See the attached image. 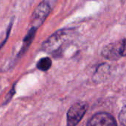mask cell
Masks as SVG:
<instances>
[{"label": "cell", "mask_w": 126, "mask_h": 126, "mask_svg": "<svg viewBox=\"0 0 126 126\" xmlns=\"http://www.w3.org/2000/svg\"><path fill=\"white\" fill-rule=\"evenodd\" d=\"M68 30H61L52 34L42 45V49L48 53L58 51L68 38Z\"/></svg>", "instance_id": "6da1fadb"}, {"label": "cell", "mask_w": 126, "mask_h": 126, "mask_svg": "<svg viewBox=\"0 0 126 126\" xmlns=\"http://www.w3.org/2000/svg\"><path fill=\"white\" fill-rule=\"evenodd\" d=\"M88 106L85 102H80L70 107L67 112L68 126H76L82 120L87 111Z\"/></svg>", "instance_id": "7a4b0ae2"}, {"label": "cell", "mask_w": 126, "mask_h": 126, "mask_svg": "<svg viewBox=\"0 0 126 126\" xmlns=\"http://www.w3.org/2000/svg\"><path fill=\"white\" fill-rule=\"evenodd\" d=\"M50 13V7L48 3L43 1L40 3L35 9L30 21L31 27L38 29L45 21Z\"/></svg>", "instance_id": "3957f363"}, {"label": "cell", "mask_w": 126, "mask_h": 126, "mask_svg": "<svg viewBox=\"0 0 126 126\" xmlns=\"http://www.w3.org/2000/svg\"><path fill=\"white\" fill-rule=\"evenodd\" d=\"M87 126H117L114 118L109 113L100 112L94 114L89 121Z\"/></svg>", "instance_id": "277c9868"}, {"label": "cell", "mask_w": 126, "mask_h": 126, "mask_svg": "<svg viewBox=\"0 0 126 126\" xmlns=\"http://www.w3.org/2000/svg\"><path fill=\"white\" fill-rule=\"evenodd\" d=\"M121 41L106 45L103 51L102 55L109 60H117L121 58Z\"/></svg>", "instance_id": "5b68a950"}, {"label": "cell", "mask_w": 126, "mask_h": 126, "mask_svg": "<svg viewBox=\"0 0 126 126\" xmlns=\"http://www.w3.org/2000/svg\"><path fill=\"white\" fill-rule=\"evenodd\" d=\"M36 30H37V29H35V27H31L30 29V30L28 31L27 35L25 36V38L24 39L23 46H22V47H21V50L19 52V54H18L19 56H21V55H23L27 51V49H28V47H30V45L31 44L32 40L35 38Z\"/></svg>", "instance_id": "8992f818"}, {"label": "cell", "mask_w": 126, "mask_h": 126, "mask_svg": "<svg viewBox=\"0 0 126 126\" xmlns=\"http://www.w3.org/2000/svg\"><path fill=\"white\" fill-rule=\"evenodd\" d=\"M37 68L43 72H47L49 70L52 66V61L49 58L45 57L40 59L37 63Z\"/></svg>", "instance_id": "52a82bcc"}, {"label": "cell", "mask_w": 126, "mask_h": 126, "mask_svg": "<svg viewBox=\"0 0 126 126\" xmlns=\"http://www.w3.org/2000/svg\"><path fill=\"white\" fill-rule=\"evenodd\" d=\"M119 120L123 126H126V106L121 110L119 115Z\"/></svg>", "instance_id": "ba28073f"}, {"label": "cell", "mask_w": 126, "mask_h": 126, "mask_svg": "<svg viewBox=\"0 0 126 126\" xmlns=\"http://www.w3.org/2000/svg\"><path fill=\"white\" fill-rule=\"evenodd\" d=\"M121 56L126 57V40L121 41Z\"/></svg>", "instance_id": "9c48e42d"}, {"label": "cell", "mask_w": 126, "mask_h": 126, "mask_svg": "<svg viewBox=\"0 0 126 126\" xmlns=\"http://www.w3.org/2000/svg\"><path fill=\"white\" fill-rule=\"evenodd\" d=\"M15 89H14V86H13V89L12 90H10V94H9V95H8V97H7V100L5 101V103H7L10 100H11V98H12V96L14 94V93H15V91H14Z\"/></svg>", "instance_id": "30bf717a"}]
</instances>
